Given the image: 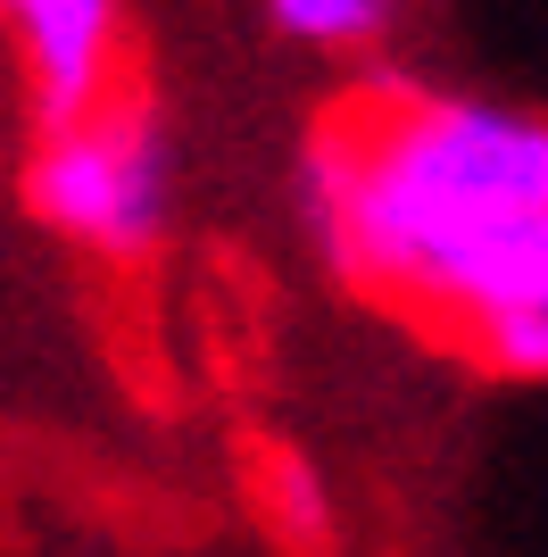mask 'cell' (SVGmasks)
Segmentation results:
<instances>
[{
  "mask_svg": "<svg viewBox=\"0 0 548 557\" xmlns=\"http://www.w3.org/2000/svg\"><path fill=\"white\" fill-rule=\"evenodd\" d=\"M299 225L349 292L465 349L548 283V116L365 75L299 141Z\"/></svg>",
  "mask_w": 548,
  "mask_h": 557,
  "instance_id": "obj_1",
  "label": "cell"
},
{
  "mask_svg": "<svg viewBox=\"0 0 548 557\" xmlns=\"http://www.w3.org/2000/svg\"><path fill=\"white\" fill-rule=\"evenodd\" d=\"M25 209L84 258H150L175 216V141L159 109L109 92L91 109L42 116V141L25 150Z\"/></svg>",
  "mask_w": 548,
  "mask_h": 557,
  "instance_id": "obj_2",
  "label": "cell"
},
{
  "mask_svg": "<svg viewBox=\"0 0 548 557\" xmlns=\"http://www.w3.org/2000/svg\"><path fill=\"white\" fill-rule=\"evenodd\" d=\"M0 34L42 116L91 109L125 67V0H0Z\"/></svg>",
  "mask_w": 548,
  "mask_h": 557,
  "instance_id": "obj_3",
  "label": "cell"
},
{
  "mask_svg": "<svg viewBox=\"0 0 548 557\" xmlns=\"http://www.w3.org/2000/svg\"><path fill=\"white\" fill-rule=\"evenodd\" d=\"M266 25L299 50H324V59H374L399 25V0H258Z\"/></svg>",
  "mask_w": 548,
  "mask_h": 557,
  "instance_id": "obj_4",
  "label": "cell"
},
{
  "mask_svg": "<svg viewBox=\"0 0 548 557\" xmlns=\"http://www.w3.org/2000/svg\"><path fill=\"white\" fill-rule=\"evenodd\" d=\"M465 358L507 383H548V283H532L524 300H507L499 317H482L465 333Z\"/></svg>",
  "mask_w": 548,
  "mask_h": 557,
  "instance_id": "obj_5",
  "label": "cell"
},
{
  "mask_svg": "<svg viewBox=\"0 0 548 557\" xmlns=\"http://www.w3.org/2000/svg\"><path fill=\"white\" fill-rule=\"evenodd\" d=\"M258 508L283 541H333V491L299 449H266L258 458Z\"/></svg>",
  "mask_w": 548,
  "mask_h": 557,
  "instance_id": "obj_6",
  "label": "cell"
}]
</instances>
